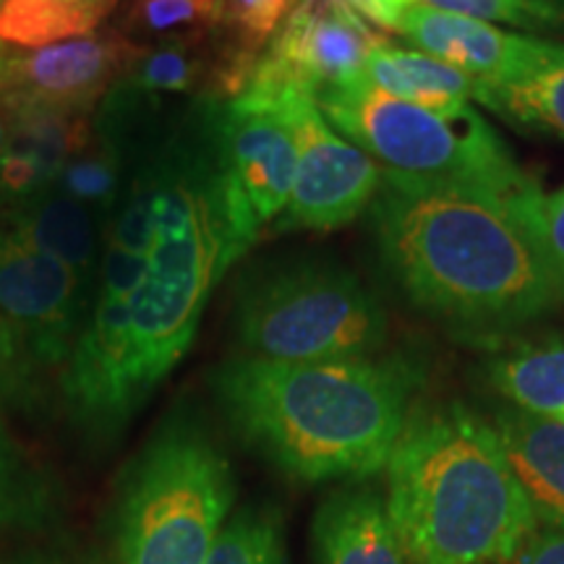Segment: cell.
Instances as JSON below:
<instances>
[{
    "instance_id": "cell-24",
    "label": "cell",
    "mask_w": 564,
    "mask_h": 564,
    "mask_svg": "<svg viewBox=\"0 0 564 564\" xmlns=\"http://www.w3.org/2000/svg\"><path fill=\"white\" fill-rule=\"evenodd\" d=\"M204 564H288L280 514L270 507H243L225 523Z\"/></svg>"
},
{
    "instance_id": "cell-14",
    "label": "cell",
    "mask_w": 564,
    "mask_h": 564,
    "mask_svg": "<svg viewBox=\"0 0 564 564\" xmlns=\"http://www.w3.org/2000/svg\"><path fill=\"white\" fill-rule=\"evenodd\" d=\"M314 564H408L387 502L369 486L329 494L312 520Z\"/></svg>"
},
{
    "instance_id": "cell-12",
    "label": "cell",
    "mask_w": 564,
    "mask_h": 564,
    "mask_svg": "<svg viewBox=\"0 0 564 564\" xmlns=\"http://www.w3.org/2000/svg\"><path fill=\"white\" fill-rule=\"evenodd\" d=\"M137 45L126 34H84L34 47L0 51V102L6 110L87 116L123 76Z\"/></svg>"
},
{
    "instance_id": "cell-9",
    "label": "cell",
    "mask_w": 564,
    "mask_h": 564,
    "mask_svg": "<svg viewBox=\"0 0 564 564\" xmlns=\"http://www.w3.org/2000/svg\"><path fill=\"white\" fill-rule=\"evenodd\" d=\"M91 301L74 270L40 249L0 202V316L32 366H66Z\"/></svg>"
},
{
    "instance_id": "cell-11",
    "label": "cell",
    "mask_w": 564,
    "mask_h": 564,
    "mask_svg": "<svg viewBox=\"0 0 564 564\" xmlns=\"http://www.w3.org/2000/svg\"><path fill=\"white\" fill-rule=\"evenodd\" d=\"M202 108L232 194L262 228L285 212L293 192L299 150L291 126L253 91L212 97Z\"/></svg>"
},
{
    "instance_id": "cell-8",
    "label": "cell",
    "mask_w": 564,
    "mask_h": 564,
    "mask_svg": "<svg viewBox=\"0 0 564 564\" xmlns=\"http://www.w3.org/2000/svg\"><path fill=\"white\" fill-rule=\"evenodd\" d=\"M291 126L299 165L280 225L285 230H335L356 220L382 186V167L324 118L299 87H249Z\"/></svg>"
},
{
    "instance_id": "cell-34",
    "label": "cell",
    "mask_w": 564,
    "mask_h": 564,
    "mask_svg": "<svg viewBox=\"0 0 564 564\" xmlns=\"http://www.w3.org/2000/svg\"><path fill=\"white\" fill-rule=\"evenodd\" d=\"M562 419H564V415H562Z\"/></svg>"
},
{
    "instance_id": "cell-20",
    "label": "cell",
    "mask_w": 564,
    "mask_h": 564,
    "mask_svg": "<svg viewBox=\"0 0 564 564\" xmlns=\"http://www.w3.org/2000/svg\"><path fill=\"white\" fill-rule=\"evenodd\" d=\"M207 58L196 40H167L158 45H137L129 66L116 84L139 100L160 105L162 97L186 95L204 79Z\"/></svg>"
},
{
    "instance_id": "cell-19",
    "label": "cell",
    "mask_w": 564,
    "mask_h": 564,
    "mask_svg": "<svg viewBox=\"0 0 564 564\" xmlns=\"http://www.w3.org/2000/svg\"><path fill=\"white\" fill-rule=\"evenodd\" d=\"M118 0H6L0 9V40L19 47L91 34Z\"/></svg>"
},
{
    "instance_id": "cell-13",
    "label": "cell",
    "mask_w": 564,
    "mask_h": 564,
    "mask_svg": "<svg viewBox=\"0 0 564 564\" xmlns=\"http://www.w3.org/2000/svg\"><path fill=\"white\" fill-rule=\"evenodd\" d=\"M398 32H403L415 51L470 76L476 82V95L478 89L525 79L560 51L556 42L505 32L489 21L429 6H411L400 19Z\"/></svg>"
},
{
    "instance_id": "cell-6",
    "label": "cell",
    "mask_w": 564,
    "mask_h": 564,
    "mask_svg": "<svg viewBox=\"0 0 564 564\" xmlns=\"http://www.w3.org/2000/svg\"><path fill=\"white\" fill-rule=\"evenodd\" d=\"M232 502L236 474L220 444L186 415L162 423L118 489V564H204Z\"/></svg>"
},
{
    "instance_id": "cell-1",
    "label": "cell",
    "mask_w": 564,
    "mask_h": 564,
    "mask_svg": "<svg viewBox=\"0 0 564 564\" xmlns=\"http://www.w3.org/2000/svg\"><path fill=\"white\" fill-rule=\"evenodd\" d=\"M541 196L514 204L382 173L371 202L373 236L387 270L421 312L489 340L560 301L535 230Z\"/></svg>"
},
{
    "instance_id": "cell-28",
    "label": "cell",
    "mask_w": 564,
    "mask_h": 564,
    "mask_svg": "<svg viewBox=\"0 0 564 564\" xmlns=\"http://www.w3.org/2000/svg\"><path fill=\"white\" fill-rule=\"evenodd\" d=\"M30 358L13 335L9 322L0 316V405L19 400L30 387Z\"/></svg>"
},
{
    "instance_id": "cell-25",
    "label": "cell",
    "mask_w": 564,
    "mask_h": 564,
    "mask_svg": "<svg viewBox=\"0 0 564 564\" xmlns=\"http://www.w3.org/2000/svg\"><path fill=\"white\" fill-rule=\"evenodd\" d=\"M295 3L299 0H223L220 24L228 26L236 40V47L225 55V61L241 70H251Z\"/></svg>"
},
{
    "instance_id": "cell-26",
    "label": "cell",
    "mask_w": 564,
    "mask_h": 564,
    "mask_svg": "<svg viewBox=\"0 0 564 564\" xmlns=\"http://www.w3.org/2000/svg\"><path fill=\"white\" fill-rule=\"evenodd\" d=\"M413 6H429L436 11L460 13L489 24H510L528 32H562L564 17L556 11L541 9L528 0H413Z\"/></svg>"
},
{
    "instance_id": "cell-33",
    "label": "cell",
    "mask_w": 564,
    "mask_h": 564,
    "mask_svg": "<svg viewBox=\"0 0 564 564\" xmlns=\"http://www.w3.org/2000/svg\"><path fill=\"white\" fill-rule=\"evenodd\" d=\"M528 3H535V6H541V9L556 11L564 17V0H528Z\"/></svg>"
},
{
    "instance_id": "cell-4",
    "label": "cell",
    "mask_w": 564,
    "mask_h": 564,
    "mask_svg": "<svg viewBox=\"0 0 564 564\" xmlns=\"http://www.w3.org/2000/svg\"><path fill=\"white\" fill-rule=\"evenodd\" d=\"M384 474L408 564H512L539 531L497 429L463 403L411 411Z\"/></svg>"
},
{
    "instance_id": "cell-32",
    "label": "cell",
    "mask_w": 564,
    "mask_h": 564,
    "mask_svg": "<svg viewBox=\"0 0 564 564\" xmlns=\"http://www.w3.org/2000/svg\"><path fill=\"white\" fill-rule=\"evenodd\" d=\"M6 150H9V118L0 110V160H3Z\"/></svg>"
},
{
    "instance_id": "cell-16",
    "label": "cell",
    "mask_w": 564,
    "mask_h": 564,
    "mask_svg": "<svg viewBox=\"0 0 564 564\" xmlns=\"http://www.w3.org/2000/svg\"><path fill=\"white\" fill-rule=\"evenodd\" d=\"M0 202L9 209L13 223L40 249L68 264L76 278L87 285V291L95 295L105 243V223L95 212L68 199L55 186L40 188V192L19 196V199L0 196Z\"/></svg>"
},
{
    "instance_id": "cell-2",
    "label": "cell",
    "mask_w": 564,
    "mask_h": 564,
    "mask_svg": "<svg viewBox=\"0 0 564 564\" xmlns=\"http://www.w3.org/2000/svg\"><path fill=\"white\" fill-rule=\"evenodd\" d=\"M129 186L152 220L144 280L123 301L126 377L141 408L192 348L212 291L262 228L225 178L204 108L139 160Z\"/></svg>"
},
{
    "instance_id": "cell-7",
    "label": "cell",
    "mask_w": 564,
    "mask_h": 564,
    "mask_svg": "<svg viewBox=\"0 0 564 564\" xmlns=\"http://www.w3.org/2000/svg\"><path fill=\"white\" fill-rule=\"evenodd\" d=\"M243 356L337 361L377 356L390 335L384 306L350 270L293 262L243 280L236 295Z\"/></svg>"
},
{
    "instance_id": "cell-27",
    "label": "cell",
    "mask_w": 564,
    "mask_h": 564,
    "mask_svg": "<svg viewBox=\"0 0 564 564\" xmlns=\"http://www.w3.org/2000/svg\"><path fill=\"white\" fill-rule=\"evenodd\" d=\"M535 230H539L541 249H544L556 291H560V299H564V188L541 196Z\"/></svg>"
},
{
    "instance_id": "cell-5",
    "label": "cell",
    "mask_w": 564,
    "mask_h": 564,
    "mask_svg": "<svg viewBox=\"0 0 564 564\" xmlns=\"http://www.w3.org/2000/svg\"><path fill=\"white\" fill-rule=\"evenodd\" d=\"M329 123L369 154L384 175L429 188H460L523 204L541 194L478 112L423 110L358 82L314 97Z\"/></svg>"
},
{
    "instance_id": "cell-31",
    "label": "cell",
    "mask_w": 564,
    "mask_h": 564,
    "mask_svg": "<svg viewBox=\"0 0 564 564\" xmlns=\"http://www.w3.org/2000/svg\"><path fill=\"white\" fill-rule=\"evenodd\" d=\"M0 564H82L61 549H21V552L6 556Z\"/></svg>"
},
{
    "instance_id": "cell-15",
    "label": "cell",
    "mask_w": 564,
    "mask_h": 564,
    "mask_svg": "<svg viewBox=\"0 0 564 564\" xmlns=\"http://www.w3.org/2000/svg\"><path fill=\"white\" fill-rule=\"evenodd\" d=\"M497 429L514 478L523 486L539 528H564V419L499 408Z\"/></svg>"
},
{
    "instance_id": "cell-18",
    "label": "cell",
    "mask_w": 564,
    "mask_h": 564,
    "mask_svg": "<svg viewBox=\"0 0 564 564\" xmlns=\"http://www.w3.org/2000/svg\"><path fill=\"white\" fill-rule=\"evenodd\" d=\"M486 379L512 408L564 415V335L499 350L486 364Z\"/></svg>"
},
{
    "instance_id": "cell-17",
    "label": "cell",
    "mask_w": 564,
    "mask_h": 564,
    "mask_svg": "<svg viewBox=\"0 0 564 564\" xmlns=\"http://www.w3.org/2000/svg\"><path fill=\"white\" fill-rule=\"evenodd\" d=\"M366 82L382 89L384 95L440 116L463 110L470 100H476V82L463 70L421 51L392 47L387 42L366 63Z\"/></svg>"
},
{
    "instance_id": "cell-22",
    "label": "cell",
    "mask_w": 564,
    "mask_h": 564,
    "mask_svg": "<svg viewBox=\"0 0 564 564\" xmlns=\"http://www.w3.org/2000/svg\"><path fill=\"white\" fill-rule=\"evenodd\" d=\"M51 512L47 481L0 423V528L30 531L45 523Z\"/></svg>"
},
{
    "instance_id": "cell-3",
    "label": "cell",
    "mask_w": 564,
    "mask_h": 564,
    "mask_svg": "<svg viewBox=\"0 0 564 564\" xmlns=\"http://www.w3.org/2000/svg\"><path fill=\"white\" fill-rule=\"evenodd\" d=\"M421 371L403 356L264 361L236 356L209 384L232 434L299 484L382 474L413 411Z\"/></svg>"
},
{
    "instance_id": "cell-23",
    "label": "cell",
    "mask_w": 564,
    "mask_h": 564,
    "mask_svg": "<svg viewBox=\"0 0 564 564\" xmlns=\"http://www.w3.org/2000/svg\"><path fill=\"white\" fill-rule=\"evenodd\" d=\"M220 9L223 0H133L126 37L139 47L199 40L212 26H220Z\"/></svg>"
},
{
    "instance_id": "cell-10",
    "label": "cell",
    "mask_w": 564,
    "mask_h": 564,
    "mask_svg": "<svg viewBox=\"0 0 564 564\" xmlns=\"http://www.w3.org/2000/svg\"><path fill=\"white\" fill-rule=\"evenodd\" d=\"M343 0H299L251 66L246 87H299L316 97L366 76L382 45Z\"/></svg>"
},
{
    "instance_id": "cell-30",
    "label": "cell",
    "mask_w": 564,
    "mask_h": 564,
    "mask_svg": "<svg viewBox=\"0 0 564 564\" xmlns=\"http://www.w3.org/2000/svg\"><path fill=\"white\" fill-rule=\"evenodd\" d=\"M348 3L358 17L371 19L373 24H379L387 32H398L400 19L411 9L413 0H343Z\"/></svg>"
},
{
    "instance_id": "cell-21",
    "label": "cell",
    "mask_w": 564,
    "mask_h": 564,
    "mask_svg": "<svg viewBox=\"0 0 564 564\" xmlns=\"http://www.w3.org/2000/svg\"><path fill=\"white\" fill-rule=\"evenodd\" d=\"M476 100L520 126L546 129L564 139V45L525 79L478 89Z\"/></svg>"
},
{
    "instance_id": "cell-29",
    "label": "cell",
    "mask_w": 564,
    "mask_h": 564,
    "mask_svg": "<svg viewBox=\"0 0 564 564\" xmlns=\"http://www.w3.org/2000/svg\"><path fill=\"white\" fill-rule=\"evenodd\" d=\"M512 564H564V528H539Z\"/></svg>"
}]
</instances>
